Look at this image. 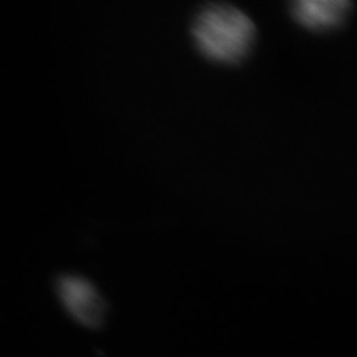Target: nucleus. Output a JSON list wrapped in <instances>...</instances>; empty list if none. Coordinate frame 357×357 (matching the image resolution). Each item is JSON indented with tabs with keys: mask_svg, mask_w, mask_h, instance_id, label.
<instances>
[{
	"mask_svg": "<svg viewBox=\"0 0 357 357\" xmlns=\"http://www.w3.org/2000/svg\"><path fill=\"white\" fill-rule=\"evenodd\" d=\"M192 39L206 59L220 64H238L249 57L256 27L240 8L208 3L194 18Z\"/></svg>",
	"mask_w": 357,
	"mask_h": 357,
	"instance_id": "nucleus-1",
	"label": "nucleus"
},
{
	"mask_svg": "<svg viewBox=\"0 0 357 357\" xmlns=\"http://www.w3.org/2000/svg\"><path fill=\"white\" fill-rule=\"evenodd\" d=\"M59 295L69 314L88 328L102 325L106 303L98 290L82 277L64 275L59 280Z\"/></svg>",
	"mask_w": 357,
	"mask_h": 357,
	"instance_id": "nucleus-2",
	"label": "nucleus"
},
{
	"mask_svg": "<svg viewBox=\"0 0 357 357\" xmlns=\"http://www.w3.org/2000/svg\"><path fill=\"white\" fill-rule=\"evenodd\" d=\"M350 8L347 0H295L290 3V14L308 30L326 31L341 26Z\"/></svg>",
	"mask_w": 357,
	"mask_h": 357,
	"instance_id": "nucleus-3",
	"label": "nucleus"
}]
</instances>
